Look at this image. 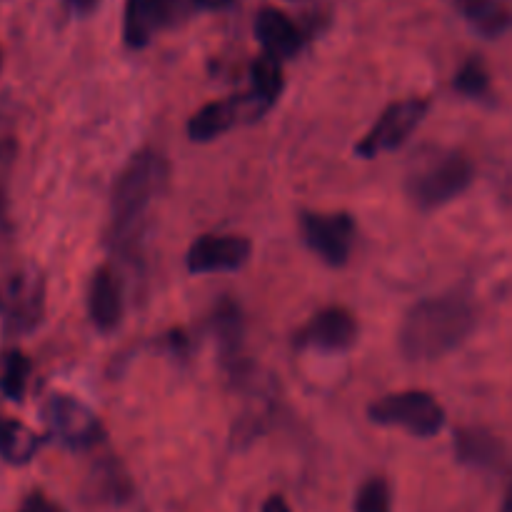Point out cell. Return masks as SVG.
<instances>
[{
  "instance_id": "cell-13",
  "label": "cell",
  "mask_w": 512,
  "mask_h": 512,
  "mask_svg": "<svg viewBox=\"0 0 512 512\" xmlns=\"http://www.w3.org/2000/svg\"><path fill=\"white\" fill-rule=\"evenodd\" d=\"M255 38L265 48V55L288 60L303 50V33L298 25L278 8H263L255 18Z\"/></svg>"
},
{
  "instance_id": "cell-23",
  "label": "cell",
  "mask_w": 512,
  "mask_h": 512,
  "mask_svg": "<svg viewBox=\"0 0 512 512\" xmlns=\"http://www.w3.org/2000/svg\"><path fill=\"white\" fill-rule=\"evenodd\" d=\"M20 512H63V510H60L55 503H50L45 495L33 493V495H28V498H25L23 510H20Z\"/></svg>"
},
{
  "instance_id": "cell-4",
  "label": "cell",
  "mask_w": 512,
  "mask_h": 512,
  "mask_svg": "<svg viewBox=\"0 0 512 512\" xmlns=\"http://www.w3.org/2000/svg\"><path fill=\"white\" fill-rule=\"evenodd\" d=\"M370 423L400 428L415 438H433L445 428V410L425 390H400L375 400L368 408Z\"/></svg>"
},
{
  "instance_id": "cell-5",
  "label": "cell",
  "mask_w": 512,
  "mask_h": 512,
  "mask_svg": "<svg viewBox=\"0 0 512 512\" xmlns=\"http://www.w3.org/2000/svg\"><path fill=\"white\" fill-rule=\"evenodd\" d=\"M45 318V278L35 268H18L0 278V320L8 335H28Z\"/></svg>"
},
{
  "instance_id": "cell-15",
  "label": "cell",
  "mask_w": 512,
  "mask_h": 512,
  "mask_svg": "<svg viewBox=\"0 0 512 512\" xmlns=\"http://www.w3.org/2000/svg\"><path fill=\"white\" fill-rule=\"evenodd\" d=\"M455 5L483 38H500L512 28L508 0H455Z\"/></svg>"
},
{
  "instance_id": "cell-17",
  "label": "cell",
  "mask_w": 512,
  "mask_h": 512,
  "mask_svg": "<svg viewBox=\"0 0 512 512\" xmlns=\"http://www.w3.org/2000/svg\"><path fill=\"white\" fill-rule=\"evenodd\" d=\"M40 435L15 418L0 415V460L8 465H28L38 455Z\"/></svg>"
},
{
  "instance_id": "cell-6",
  "label": "cell",
  "mask_w": 512,
  "mask_h": 512,
  "mask_svg": "<svg viewBox=\"0 0 512 512\" xmlns=\"http://www.w3.org/2000/svg\"><path fill=\"white\" fill-rule=\"evenodd\" d=\"M428 110L430 103L423 98H408L388 105L378 115L373 128L355 145V155H360L365 160H373L378 155L390 153V150H398L418 130V125L423 123Z\"/></svg>"
},
{
  "instance_id": "cell-19",
  "label": "cell",
  "mask_w": 512,
  "mask_h": 512,
  "mask_svg": "<svg viewBox=\"0 0 512 512\" xmlns=\"http://www.w3.org/2000/svg\"><path fill=\"white\" fill-rule=\"evenodd\" d=\"M30 380V360L23 350L8 348L0 353V395L13 403L25 398Z\"/></svg>"
},
{
  "instance_id": "cell-21",
  "label": "cell",
  "mask_w": 512,
  "mask_h": 512,
  "mask_svg": "<svg viewBox=\"0 0 512 512\" xmlns=\"http://www.w3.org/2000/svg\"><path fill=\"white\" fill-rule=\"evenodd\" d=\"M453 88L465 98H485L490 93V73L480 58L465 60L463 68L455 73Z\"/></svg>"
},
{
  "instance_id": "cell-9",
  "label": "cell",
  "mask_w": 512,
  "mask_h": 512,
  "mask_svg": "<svg viewBox=\"0 0 512 512\" xmlns=\"http://www.w3.org/2000/svg\"><path fill=\"white\" fill-rule=\"evenodd\" d=\"M265 110H270V105L253 93L243 95V98L215 100V103L203 105L188 120V135L193 143H210L245 120H258Z\"/></svg>"
},
{
  "instance_id": "cell-20",
  "label": "cell",
  "mask_w": 512,
  "mask_h": 512,
  "mask_svg": "<svg viewBox=\"0 0 512 512\" xmlns=\"http://www.w3.org/2000/svg\"><path fill=\"white\" fill-rule=\"evenodd\" d=\"M250 80H253V95H258L263 103L273 108V103L283 93V68H280V60L270 58V55H260L250 65Z\"/></svg>"
},
{
  "instance_id": "cell-14",
  "label": "cell",
  "mask_w": 512,
  "mask_h": 512,
  "mask_svg": "<svg viewBox=\"0 0 512 512\" xmlns=\"http://www.w3.org/2000/svg\"><path fill=\"white\" fill-rule=\"evenodd\" d=\"M88 313L100 333H113L123 320V293H120L118 278L108 265H100L90 280Z\"/></svg>"
},
{
  "instance_id": "cell-22",
  "label": "cell",
  "mask_w": 512,
  "mask_h": 512,
  "mask_svg": "<svg viewBox=\"0 0 512 512\" xmlns=\"http://www.w3.org/2000/svg\"><path fill=\"white\" fill-rule=\"evenodd\" d=\"M393 505V493L385 478H370L368 483L360 485L358 495H355V512H390Z\"/></svg>"
},
{
  "instance_id": "cell-11",
  "label": "cell",
  "mask_w": 512,
  "mask_h": 512,
  "mask_svg": "<svg viewBox=\"0 0 512 512\" xmlns=\"http://www.w3.org/2000/svg\"><path fill=\"white\" fill-rule=\"evenodd\" d=\"M253 253V243L245 235H200L188 250L190 275H213L233 273L243 268Z\"/></svg>"
},
{
  "instance_id": "cell-10",
  "label": "cell",
  "mask_w": 512,
  "mask_h": 512,
  "mask_svg": "<svg viewBox=\"0 0 512 512\" xmlns=\"http://www.w3.org/2000/svg\"><path fill=\"white\" fill-rule=\"evenodd\" d=\"M358 333V318L343 305H330V308L318 310L295 333V345L303 350L313 348L323 350V353H343V350L353 348Z\"/></svg>"
},
{
  "instance_id": "cell-27",
  "label": "cell",
  "mask_w": 512,
  "mask_h": 512,
  "mask_svg": "<svg viewBox=\"0 0 512 512\" xmlns=\"http://www.w3.org/2000/svg\"><path fill=\"white\" fill-rule=\"evenodd\" d=\"M503 512H512V488H510V493L505 495V503H503Z\"/></svg>"
},
{
  "instance_id": "cell-25",
  "label": "cell",
  "mask_w": 512,
  "mask_h": 512,
  "mask_svg": "<svg viewBox=\"0 0 512 512\" xmlns=\"http://www.w3.org/2000/svg\"><path fill=\"white\" fill-rule=\"evenodd\" d=\"M263 512H293V510H290L288 500H285L283 495H270V498L265 500Z\"/></svg>"
},
{
  "instance_id": "cell-2",
  "label": "cell",
  "mask_w": 512,
  "mask_h": 512,
  "mask_svg": "<svg viewBox=\"0 0 512 512\" xmlns=\"http://www.w3.org/2000/svg\"><path fill=\"white\" fill-rule=\"evenodd\" d=\"M168 180V163L155 150H140L120 170L110 195V238L118 248L135 240L150 205L155 203Z\"/></svg>"
},
{
  "instance_id": "cell-3",
  "label": "cell",
  "mask_w": 512,
  "mask_h": 512,
  "mask_svg": "<svg viewBox=\"0 0 512 512\" xmlns=\"http://www.w3.org/2000/svg\"><path fill=\"white\" fill-rule=\"evenodd\" d=\"M475 165L460 150L433 148L415 155L405 175V193L420 210H435L453 203L470 188Z\"/></svg>"
},
{
  "instance_id": "cell-18",
  "label": "cell",
  "mask_w": 512,
  "mask_h": 512,
  "mask_svg": "<svg viewBox=\"0 0 512 512\" xmlns=\"http://www.w3.org/2000/svg\"><path fill=\"white\" fill-rule=\"evenodd\" d=\"M455 453L463 463L488 468L503 458V445L493 433L483 428H460L455 433Z\"/></svg>"
},
{
  "instance_id": "cell-26",
  "label": "cell",
  "mask_w": 512,
  "mask_h": 512,
  "mask_svg": "<svg viewBox=\"0 0 512 512\" xmlns=\"http://www.w3.org/2000/svg\"><path fill=\"white\" fill-rule=\"evenodd\" d=\"M195 3L205 10H220V8H228L233 0H195Z\"/></svg>"
},
{
  "instance_id": "cell-8",
  "label": "cell",
  "mask_w": 512,
  "mask_h": 512,
  "mask_svg": "<svg viewBox=\"0 0 512 512\" xmlns=\"http://www.w3.org/2000/svg\"><path fill=\"white\" fill-rule=\"evenodd\" d=\"M300 228L308 248L323 263L343 268L350 260L358 238V225L348 213H303Z\"/></svg>"
},
{
  "instance_id": "cell-7",
  "label": "cell",
  "mask_w": 512,
  "mask_h": 512,
  "mask_svg": "<svg viewBox=\"0 0 512 512\" xmlns=\"http://www.w3.org/2000/svg\"><path fill=\"white\" fill-rule=\"evenodd\" d=\"M43 420L50 433L70 450H90L105 438L98 415L73 395H50L43 405Z\"/></svg>"
},
{
  "instance_id": "cell-24",
  "label": "cell",
  "mask_w": 512,
  "mask_h": 512,
  "mask_svg": "<svg viewBox=\"0 0 512 512\" xmlns=\"http://www.w3.org/2000/svg\"><path fill=\"white\" fill-rule=\"evenodd\" d=\"M65 3H68V8L73 10L75 15H90L98 8L100 0H65Z\"/></svg>"
},
{
  "instance_id": "cell-16",
  "label": "cell",
  "mask_w": 512,
  "mask_h": 512,
  "mask_svg": "<svg viewBox=\"0 0 512 512\" xmlns=\"http://www.w3.org/2000/svg\"><path fill=\"white\" fill-rule=\"evenodd\" d=\"M215 335H218L220 355H223V363L228 368L240 370V358H243V313H240L238 305L233 300H223V303L215 308L213 315Z\"/></svg>"
},
{
  "instance_id": "cell-12",
  "label": "cell",
  "mask_w": 512,
  "mask_h": 512,
  "mask_svg": "<svg viewBox=\"0 0 512 512\" xmlns=\"http://www.w3.org/2000/svg\"><path fill=\"white\" fill-rule=\"evenodd\" d=\"M173 18V0H125L123 38L130 48H145Z\"/></svg>"
},
{
  "instance_id": "cell-1",
  "label": "cell",
  "mask_w": 512,
  "mask_h": 512,
  "mask_svg": "<svg viewBox=\"0 0 512 512\" xmlns=\"http://www.w3.org/2000/svg\"><path fill=\"white\" fill-rule=\"evenodd\" d=\"M478 325V310L463 293L430 295L405 313L398 333L400 353L410 363H433L445 358L470 338Z\"/></svg>"
}]
</instances>
